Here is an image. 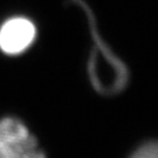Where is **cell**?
Here are the masks:
<instances>
[{
  "label": "cell",
  "mask_w": 158,
  "mask_h": 158,
  "mask_svg": "<svg viewBox=\"0 0 158 158\" xmlns=\"http://www.w3.org/2000/svg\"><path fill=\"white\" fill-rule=\"evenodd\" d=\"M36 36L34 23L26 18H12L0 28V49L10 55L25 52Z\"/></svg>",
  "instance_id": "cell-3"
},
{
  "label": "cell",
  "mask_w": 158,
  "mask_h": 158,
  "mask_svg": "<svg viewBox=\"0 0 158 158\" xmlns=\"http://www.w3.org/2000/svg\"><path fill=\"white\" fill-rule=\"evenodd\" d=\"M85 6L94 47L88 62V75L96 91L106 96H113L124 89L129 81V72L123 61L119 59L111 48L107 45L100 34L97 33L95 20L90 15V11Z\"/></svg>",
  "instance_id": "cell-1"
},
{
  "label": "cell",
  "mask_w": 158,
  "mask_h": 158,
  "mask_svg": "<svg viewBox=\"0 0 158 158\" xmlns=\"http://www.w3.org/2000/svg\"><path fill=\"white\" fill-rule=\"evenodd\" d=\"M0 158H46V155L21 121L6 117L0 121Z\"/></svg>",
  "instance_id": "cell-2"
},
{
  "label": "cell",
  "mask_w": 158,
  "mask_h": 158,
  "mask_svg": "<svg viewBox=\"0 0 158 158\" xmlns=\"http://www.w3.org/2000/svg\"><path fill=\"white\" fill-rule=\"evenodd\" d=\"M129 158H158V141L144 143L137 148Z\"/></svg>",
  "instance_id": "cell-4"
}]
</instances>
